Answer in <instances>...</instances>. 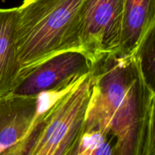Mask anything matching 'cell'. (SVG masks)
Instances as JSON below:
<instances>
[{
    "label": "cell",
    "mask_w": 155,
    "mask_h": 155,
    "mask_svg": "<svg viewBox=\"0 0 155 155\" xmlns=\"http://www.w3.org/2000/svg\"><path fill=\"white\" fill-rule=\"evenodd\" d=\"M84 125L114 137L115 155H155V91L136 54H115L92 66Z\"/></svg>",
    "instance_id": "6da1fadb"
},
{
    "label": "cell",
    "mask_w": 155,
    "mask_h": 155,
    "mask_svg": "<svg viewBox=\"0 0 155 155\" xmlns=\"http://www.w3.org/2000/svg\"><path fill=\"white\" fill-rule=\"evenodd\" d=\"M83 0H24L18 8L20 81L51 58L81 51Z\"/></svg>",
    "instance_id": "7a4b0ae2"
},
{
    "label": "cell",
    "mask_w": 155,
    "mask_h": 155,
    "mask_svg": "<svg viewBox=\"0 0 155 155\" xmlns=\"http://www.w3.org/2000/svg\"><path fill=\"white\" fill-rule=\"evenodd\" d=\"M92 74L64 89L48 92L28 136L8 155H54L70 135L84 122Z\"/></svg>",
    "instance_id": "3957f363"
},
{
    "label": "cell",
    "mask_w": 155,
    "mask_h": 155,
    "mask_svg": "<svg viewBox=\"0 0 155 155\" xmlns=\"http://www.w3.org/2000/svg\"><path fill=\"white\" fill-rule=\"evenodd\" d=\"M124 0H83L81 51L92 66L120 52Z\"/></svg>",
    "instance_id": "277c9868"
},
{
    "label": "cell",
    "mask_w": 155,
    "mask_h": 155,
    "mask_svg": "<svg viewBox=\"0 0 155 155\" xmlns=\"http://www.w3.org/2000/svg\"><path fill=\"white\" fill-rule=\"evenodd\" d=\"M92 69L90 61L82 51L61 53L29 73L19 82L12 94L38 96L66 89L89 74Z\"/></svg>",
    "instance_id": "5b68a950"
},
{
    "label": "cell",
    "mask_w": 155,
    "mask_h": 155,
    "mask_svg": "<svg viewBox=\"0 0 155 155\" xmlns=\"http://www.w3.org/2000/svg\"><path fill=\"white\" fill-rule=\"evenodd\" d=\"M47 92L0 98V155H8L28 136L43 107Z\"/></svg>",
    "instance_id": "8992f818"
},
{
    "label": "cell",
    "mask_w": 155,
    "mask_h": 155,
    "mask_svg": "<svg viewBox=\"0 0 155 155\" xmlns=\"http://www.w3.org/2000/svg\"><path fill=\"white\" fill-rule=\"evenodd\" d=\"M18 14V8H0V98L12 94L20 82Z\"/></svg>",
    "instance_id": "52a82bcc"
},
{
    "label": "cell",
    "mask_w": 155,
    "mask_h": 155,
    "mask_svg": "<svg viewBox=\"0 0 155 155\" xmlns=\"http://www.w3.org/2000/svg\"><path fill=\"white\" fill-rule=\"evenodd\" d=\"M155 27V0H124L120 54H134L148 32Z\"/></svg>",
    "instance_id": "ba28073f"
},
{
    "label": "cell",
    "mask_w": 155,
    "mask_h": 155,
    "mask_svg": "<svg viewBox=\"0 0 155 155\" xmlns=\"http://www.w3.org/2000/svg\"><path fill=\"white\" fill-rule=\"evenodd\" d=\"M115 144L111 134L84 125L83 136L71 155H115Z\"/></svg>",
    "instance_id": "9c48e42d"
},
{
    "label": "cell",
    "mask_w": 155,
    "mask_h": 155,
    "mask_svg": "<svg viewBox=\"0 0 155 155\" xmlns=\"http://www.w3.org/2000/svg\"><path fill=\"white\" fill-rule=\"evenodd\" d=\"M155 27L146 35L139 48L135 53L139 60L145 82L151 89L154 90L155 74Z\"/></svg>",
    "instance_id": "30bf717a"
},
{
    "label": "cell",
    "mask_w": 155,
    "mask_h": 155,
    "mask_svg": "<svg viewBox=\"0 0 155 155\" xmlns=\"http://www.w3.org/2000/svg\"><path fill=\"white\" fill-rule=\"evenodd\" d=\"M84 131V122L78 126L70 135L64 143L54 155H71L77 148Z\"/></svg>",
    "instance_id": "8fae6325"
}]
</instances>
